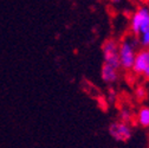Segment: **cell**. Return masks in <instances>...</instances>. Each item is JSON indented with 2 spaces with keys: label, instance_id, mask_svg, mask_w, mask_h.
<instances>
[{
  "label": "cell",
  "instance_id": "obj_3",
  "mask_svg": "<svg viewBox=\"0 0 149 148\" xmlns=\"http://www.w3.org/2000/svg\"><path fill=\"white\" fill-rule=\"evenodd\" d=\"M102 52L104 64H108L115 69H120V57H118V43L115 39H108L102 45Z\"/></svg>",
  "mask_w": 149,
  "mask_h": 148
},
{
  "label": "cell",
  "instance_id": "obj_11",
  "mask_svg": "<svg viewBox=\"0 0 149 148\" xmlns=\"http://www.w3.org/2000/svg\"><path fill=\"white\" fill-rule=\"evenodd\" d=\"M108 103H113L114 101H115V98H116V92L113 90V89H110L109 90V94H108Z\"/></svg>",
  "mask_w": 149,
  "mask_h": 148
},
{
  "label": "cell",
  "instance_id": "obj_1",
  "mask_svg": "<svg viewBox=\"0 0 149 148\" xmlns=\"http://www.w3.org/2000/svg\"><path fill=\"white\" fill-rule=\"evenodd\" d=\"M139 43V38H129L124 39L118 44V57L120 65L124 70H132L134 65V61L136 57V45Z\"/></svg>",
  "mask_w": 149,
  "mask_h": 148
},
{
  "label": "cell",
  "instance_id": "obj_12",
  "mask_svg": "<svg viewBox=\"0 0 149 148\" xmlns=\"http://www.w3.org/2000/svg\"><path fill=\"white\" fill-rule=\"evenodd\" d=\"M143 77H144L146 80H149V64H148L147 70H146V71H144V73H143Z\"/></svg>",
  "mask_w": 149,
  "mask_h": 148
},
{
  "label": "cell",
  "instance_id": "obj_4",
  "mask_svg": "<svg viewBox=\"0 0 149 148\" xmlns=\"http://www.w3.org/2000/svg\"><path fill=\"white\" fill-rule=\"evenodd\" d=\"M109 134L116 141L127 142L132 138L133 132H132V128L129 127V124L117 121V122H113L109 126Z\"/></svg>",
  "mask_w": 149,
  "mask_h": 148
},
{
  "label": "cell",
  "instance_id": "obj_7",
  "mask_svg": "<svg viewBox=\"0 0 149 148\" xmlns=\"http://www.w3.org/2000/svg\"><path fill=\"white\" fill-rule=\"evenodd\" d=\"M137 123L142 127H149V107H142L139 110Z\"/></svg>",
  "mask_w": 149,
  "mask_h": 148
},
{
  "label": "cell",
  "instance_id": "obj_5",
  "mask_svg": "<svg viewBox=\"0 0 149 148\" xmlns=\"http://www.w3.org/2000/svg\"><path fill=\"white\" fill-rule=\"evenodd\" d=\"M149 64V49H143L140 50L136 53V57L134 61V65H133V71L136 73V75H142L144 71L147 70Z\"/></svg>",
  "mask_w": 149,
  "mask_h": 148
},
{
  "label": "cell",
  "instance_id": "obj_10",
  "mask_svg": "<svg viewBox=\"0 0 149 148\" xmlns=\"http://www.w3.org/2000/svg\"><path fill=\"white\" fill-rule=\"evenodd\" d=\"M135 95H136V97H137L139 100H143V98L146 97V95H147L146 89H144L143 87H139V88L136 89V91H135Z\"/></svg>",
  "mask_w": 149,
  "mask_h": 148
},
{
  "label": "cell",
  "instance_id": "obj_8",
  "mask_svg": "<svg viewBox=\"0 0 149 148\" xmlns=\"http://www.w3.org/2000/svg\"><path fill=\"white\" fill-rule=\"evenodd\" d=\"M120 119H121V122H123V123H127V124H128L129 122H132L133 116H132V114H130L129 110L123 109V110H121V113H120Z\"/></svg>",
  "mask_w": 149,
  "mask_h": 148
},
{
  "label": "cell",
  "instance_id": "obj_9",
  "mask_svg": "<svg viewBox=\"0 0 149 148\" xmlns=\"http://www.w3.org/2000/svg\"><path fill=\"white\" fill-rule=\"evenodd\" d=\"M139 43H140L144 49H149V33L141 34V36L139 37Z\"/></svg>",
  "mask_w": 149,
  "mask_h": 148
},
{
  "label": "cell",
  "instance_id": "obj_6",
  "mask_svg": "<svg viewBox=\"0 0 149 148\" xmlns=\"http://www.w3.org/2000/svg\"><path fill=\"white\" fill-rule=\"evenodd\" d=\"M101 76H102V80L110 84V83H115L118 78V72H117V69L110 66L108 64H104L102 65V69H101Z\"/></svg>",
  "mask_w": 149,
  "mask_h": 148
},
{
  "label": "cell",
  "instance_id": "obj_2",
  "mask_svg": "<svg viewBox=\"0 0 149 148\" xmlns=\"http://www.w3.org/2000/svg\"><path fill=\"white\" fill-rule=\"evenodd\" d=\"M130 30L135 34V37H140L141 34L149 33V7L140 6L132 15L130 20Z\"/></svg>",
  "mask_w": 149,
  "mask_h": 148
}]
</instances>
